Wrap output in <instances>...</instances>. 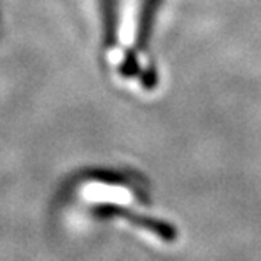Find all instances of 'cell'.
Listing matches in <instances>:
<instances>
[{
	"label": "cell",
	"mask_w": 261,
	"mask_h": 261,
	"mask_svg": "<svg viewBox=\"0 0 261 261\" xmlns=\"http://www.w3.org/2000/svg\"><path fill=\"white\" fill-rule=\"evenodd\" d=\"M94 214L99 216V218H112V216H118L121 219H126L130 221L132 224H135L138 227H143L153 234H159L162 238L164 241H175L177 238V231L175 227L165 223V221H159V219H153V218H147V216H140V214H135L132 211L125 209V207H120V205H99L94 211Z\"/></svg>",
	"instance_id": "cell-1"
}]
</instances>
